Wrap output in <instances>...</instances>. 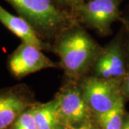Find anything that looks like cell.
I'll use <instances>...</instances> for the list:
<instances>
[{
	"mask_svg": "<svg viewBox=\"0 0 129 129\" xmlns=\"http://www.w3.org/2000/svg\"><path fill=\"white\" fill-rule=\"evenodd\" d=\"M33 115L37 129H55L60 125V117L57 99L43 104H34Z\"/></svg>",
	"mask_w": 129,
	"mask_h": 129,
	"instance_id": "30bf717a",
	"label": "cell"
},
{
	"mask_svg": "<svg viewBox=\"0 0 129 129\" xmlns=\"http://www.w3.org/2000/svg\"><path fill=\"white\" fill-rule=\"evenodd\" d=\"M0 23L12 32L22 41L34 45L41 50H46L47 45L35 29L27 20L20 16L9 13L0 5Z\"/></svg>",
	"mask_w": 129,
	"mask_h": 129,
	"instance_id": "9c48e42d",
	"label": "cell"
},
{
	"mask_svg": "<svg viewBox=\"0 0 129 129\" xmlns=\"http://www.w3.org/2000/svg\"><path fill=\"white\" fill-rule=\"evenodd\" d=\"M7 67L13 77L21 79L42 70L57 68V64L42 52V50L22 42L9 56Z\"/></svg>",
	"mask_w": 129,
	"mask_h": 129,
	"instance_id": "5b68a950",
	"label": "cell"
},
{
	"mask_svg": "<svg viewBox=\"0 0 129 129\" xmlns=\"http://www.w3.org/2000/svg\"><path fill=\"white\" fill-rule=\"evenodd\" d=\"M34 104L24 85L0 89V129H11L19 116Z\"/></svg>",
	"mask_w": 129,
	"mask_h": 129,
	"instance_id": "8992f818",
	"label": "cell"
},
{
	"mask_svg": "<svg viewBox=\"0 0 129 129\" xmlns=\"http://www.w3.org/2000/svg\"><path fill=\"white\" fill-rule=\"evenodd\" d=\"M121 92L123 96L129 99V72L126 73L122 80Z\"/></svg>",
	"mask_w": 129,
	"mask_h": 129,
	"instance_id": "4fadbf2b",
	"label": "cell"
},
{
	"mask_svg": "<svg viewBox=\"0 0 129 129\" xmlns=\"http://www.w3.org/2000/svg\"><path fill=\"white\" fill-rule=\"evenodd\" d=\"M55 129H64V128H63V127H62V125H57V127H56L55 128Z\"/></svg>",
	"mask_w": 129,
	"mask_h": 129,
	"instance_id": "ac0fdd59",
	"label": "cell"
},
{
	"mask_svg": "<svg viewBox=\"0 0 129 129\" xmlns=\"http://www.w3.org/2000/svg\"><path fill=\"white\" fill-rule=\"evenodd\" d=\"M86 1L87 0H55L57 5L71 6L72 7H73L75 6H77L80 4H82Z\"/></svg>",
	"mask_w": 129,
	"mask_h": 129,
	"instance_id": "5bb4252c",
	"label": "cell"
},
{
	"mask_svg": "<svg viewBox=\"0 0 129 129\" xmlns=\"http://www.w3.org/2000/svg\"><path fill=\"white\" fill-rule=\"evenodd\" d=\"M125 98L123 97L110 111L96 115L101 129H123L125 120Z\"/></svg>",
	"mask_w": 129,
	"mask_h": 129,
	"instance_id": "8fae6325",
	"label": "cell"
},
{
	"mask_svg": "<svg viewBox=\"0 0 129 129\" xmlns=\"http://www.w3.org/2000/svg\"><path fill=\"white\" fill-rule=\"evenodd\" d=\"M123 22L125 26V29L127 31V35H128L127 44H126V57H128V60L129 61V14H128V16H126L123 19Z\"/></svg>",
	"mask_w": 129,
	"mask_h": 129,
	"instance_id": "9a60e30c",
	"label": "cell"
},
{
	"mask_svg": "<svg viewBox=\"0 0 129 129\" xmlns=\"http://www.w3.org/2000/svg\"><path fill=\"white\" fill-rule=\"evenodd\" d=\"M57 37L54 50L60 66L70 78H80L92 68L102 49L88 33L75 25Z\"/></svg>",
	"mask_w": 129,
	"mask_h": 129,
	"instance_id": "6da1fadb",
	"label": "cell"
},
{
	"mask_svg": "<svg viewBox=\"0 0 129 129\" xmlns=\"http://www.w3.org/2000/svg\"><path fill=\"white\" fill-rule=\"evenodd\" d=\"M32 106L28 108L19 116L11 129H37L33 115Z\"/></svg>",
	"mask_w": 129,
	"mask_h": 129,
	"instance_id": "7c38bea8",
	"label": "cell"
},
{
	"mask_svg": "<svg viewBox=\"0 0 129 129\" xmlns=\"http://www.w3.org/2000/svg\"><path fill=\"white\" fill-rule=\"evenodd\" d=\"M123 129H129V115H125V116L124 123Z\"/></svg>",
	"mask_w": 129,
	"mask_h": 129,
	"instance_id": "2e32d148",
	"label": "cell"
},
{
	"mask_svg": "<svg viewBox=\"0 0 129 129\" xmlns=\"http://www.w3.org/2000/svg\"><path fill=\"white\" fill-rule=\"evenodd\" d=\"M92 76L106 80L123 79L127 73L126 58L120 40L111 42L98 55L92 64Z\"/></svg>",
	"mask_w": 129,
	"mask_h": 129,
	"instance_id": "52a82bcc",
	"label": "cell"
},
{
	"mask_svg": "<svg viewBox=\"0 0 129 129\" xmlns=\"http://www.w3.org/2000/svg\"><path fill=\"white\" fill-rule=\"evenodd\" d=\"M122 80H106L92 75L84 79L80 87L89 109L95 115L112 109L123 97Z\"/></svg>",
	"mask_w": 129,
	"mask_h": 129,
	"instance_id": "3957f363",
	"label": "cell"
},
{
	"mask_svg": "<svg viewBox=\"0 0 129 129\" xmlns=\"http://www.w3.org/2000/svg\"><path fill=\"white\" fill-rule=\"evenodd\" d=\"M55 98L58 103L60 120L74 125L86 118L89 108L80 87L73 85L64 87Z\"/></svg>",
	"mask_w": 129,
	"mask_h": 129,
	"instance_id": "ba28073f",
	"label": "cell"
},
{
	"mask_svg": "<svg viewBox=\"0 0 129 129\" xmlns=\"http://www.w3.org/2000/svg\"><path fill=\"white\" fill-rule=\"evenodd\" d=\"M123 0H87L73 7L81 22L102 35L111 32L112 24L120 17Z\"/></svg>",
	"mask_w": 129,
	"mask_h": 129,
	"instance_id": "277c9868",
	"label": "cell"
},
{
	"mask_svg": "<svg viewBox=\"0 0 129 129\" xmlns=\"http://www.w3.org/2000/svg\"><path fill=\"white\" fill-rule=\"evenodd\" d=\"M71 129H91L89 127L87 126H81V127H78V128H75V127H72Z\"/></svg>",
	"mask_w": 129,
	"mask_h": 129,
	"instance_id": "e0dca14e",
	"label": "cell"
},
{
	"mask_svg": "<svg viewBox=\"0 0 129 129\" xmlns=\"http://www.w3.org/2000/svg\"><path fill=\"white\" fill-rule=\"evenodd\" d=\"M27 20L41 37L58 36L75 25L72 14L61 9L55 0H5Z\"/></svg>",
	"mask_w": 129,
	"mask_h": 129,
	"instance_id": "7a4b0ae2",
	"label": "cell"
}]
</instances>
